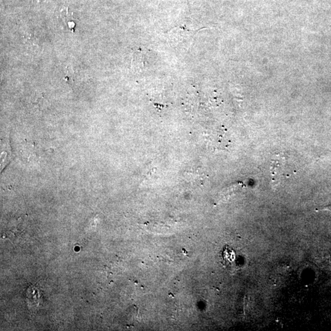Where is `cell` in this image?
<instances>
[{
    "instance_id": "cell-1",
    "label": "cell",
    "mask_w": 331,
    "mask_h": 331,
    "mask_svg": "<svg viewBox=\"0 0 331 331\" xmlns=\"http://www.w3.org/2000/svg\"><path fill=\"white\" fill-rule=\"evenodd\" d=\"M60 16L66 27L69 30L74 31L75 23L73 17H72V14L69 13L68 8H64L60 10Z\"/></svg>"
},
{
    "instance_id": "cell-2",
    "label": "cell",
    "mask_w": 331,
    "mask_h": 331,
    "mask_svg": "<svg viewBox=\"0 0 331 331\" xmlns=\"http://www.w3.org/2000/svg\"><path fill=\"white\" fill-rule=\"evenodd\" d=\"M222 258L223 264L225 266H229V264L233 263L234 261L236 255L233 249L226 245L223 250Z\"/></svg>"
},
{
    "instance_id": "cell-3",
    "label": "cell",
    "mask_w": 331,
    "mask_h": 331,
    "mask_svg": "<svg viewBox=\"0 0 331 331\" xmlns=\"http://www.w3.org/2000/svg\"><path fill=\"white\" fill-rule=\"evenodd\" d=\"M30 291L33 295H31L30 292H28V303L30 301V303L28 304H32V305H36L38 304V291L36 289H34V286H31V289L29 288Z\"/></svg>"
},
{
    "instance_id": "cell-4",
    "label": "cell",
    "mask_w": 331,
    "mask_h": 331,
    "mask_svg": "<svg viewBox=\"0 0 331 331\" xmlns=\"http://www.w3.org/2000/svg\"><path fill=\"white\" fill-rule=\"evenodd\" d=\"M316 211L328 212V213L331 214V204L324 206V207H321L320 208H318Z\"/></svg>"
}]
</instances>
